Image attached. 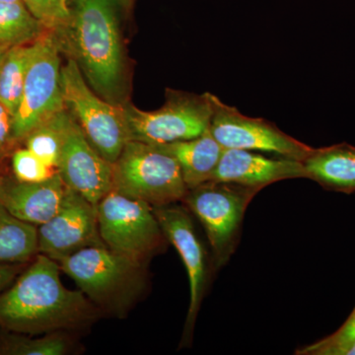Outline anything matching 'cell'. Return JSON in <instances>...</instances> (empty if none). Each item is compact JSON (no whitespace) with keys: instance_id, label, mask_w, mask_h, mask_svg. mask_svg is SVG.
Listing matches in <instances>:
<instances>
[{"instance_id":"1","label":"cell","mask_w":355,"mask_h":355,"mask_svg":"<svg viewBox=\"0 0 355 355\" xmlns=\"http://www.w3.org/2000/svg\"><path fill=\"white\" fill-rule=\"evenodd\" d=\"M60 272L58 261L37 254L0 292V329L33 336L76 334L104 317L80 289L64 286Z\"/></svg>"},{"instance_id":"2","label":"cell","mask_w":355,"mask_h":355,"mask_svg":"<svg viewBox=\"0 0 355 355\" xmlns=\"http://www.w3.org/2000/svg\"><path fill=\"white\" fill-rule=\"evenodd\" d=\"M119 0H69V20L51 32L62 53L78 65L89 85L113 104L125 94V60Z\"/></svg>"},{"instance_id":"3","label":"cell","mask_w":355,"mask_h":355,"mask_svg":"<svg viewBox=\"0 0 355 355\" xmlns=\"http://www.w3.org/2000/svg\"><path fill=\"white\" fill-rule=\"evenodd\" d=\"M58 263L104 317L125 319L148 289L147 265L105 244L84 248Z\"/></svg>"},{"instance_id":"4","label":"cell","mask_w":355,"mask_h":355,"mask_svg":"<svg viewBox=\"0 0 355 355\" xmlns=\"http://www.w3.org/2000/svg\"><path fill=\"white\" fill-rule=\"evenodd\" d=\"M113 164V190L153 209L182 202L188 193L179 164L160 146L128 140Z\"/></svg>"},{"instance_id":"5","label":"cell","mask_w":355,"mask_h":355,"mask_svg":"<svg viewBox=\"0 0 355 355\" xmlns=\"http://www.w3.org/2000/svg\"><path fill=\"white\" fill-rule=\"evenodd\" d=\"M261 191L227 182L209 181L190 189L182 202L202 224L212 253V266L227 265L239 244L250 202Z\"/></svg>"},{"instance_id":"6","label":"cell","mask_w":355,"mask_h":355,"mask_svg":"<svg viewBox=\"0 0 355 355\" xmlns=\"http://www.w3.org/2000/svg\"><path fill=\"white\" fill-rule=\"evenodd\" d=\"M128 140L161 146L202 135L211 121V93L197 95L167 89L166 101L155 111L123 103Z\"/></svg>"},{"instance_id":"7","label":"cell","mask_w":355,"mask_h":355,"mask_svg":"<svg viewBox=\"0 0 355 355\" xmlns=\"http://www.w3.org/2000/svg\"><path fill=\"white\" fill-rule=\"evenodd\" d=\"M100 237L106 246L148 265L162 253L168 241L153 207L110 191L97 203Z\"/></svg>"},{"instance_id":"8","label":"cell","mask_w":355,"mask_h":355,"mask_svg":"<svg viewBox=\"0 0 355 355\" xmlns=\"http://www.w3.org/2000/svg\"><path fill=\"white\" fill-rule=\"evenodd\" d=\"M62 55L57 40L49 30L33 42L22 99L12 118L14 146L67 109L62 91Z\"/></svg>"},{"instance_id":"9","label":"cell","mask_w":355,"mask_h":355,"mask_svg":"<svg viewBox=\"0 0 355 355\" xmlns=\"http://www.w3.org/2000/svg\"><path fill=\"white\" fill-rule=\"evenodd\" d=\"M62 91L65 108L86 139L103 157L114 163L128 141L121 104L98 95L70 58L62 67Z\"/></svg>"},{"instance_id":"10","label":"cell","mask_w":355,"mask_h":355,"mask_svg":"<svg viewBox=\"0 0 355 355\" xmlns=\"http://www.w3.org/2000/svg\"><path fill=\"white\" fill-rule=\"evenodd\" d=\"M211 102L209 130L224 148L261 151L300 162L312 153L313 147L282 132L272 121L243 114L214 94Z\"/></svg>"},{"instance_id":"11","label":"cell","mask_w":355,"mask_h":355,"mask_svg":"<svg viewBox=\"0 0 355 355\" xmlns=\"http://www.w3.org/2000/svg\"><path fill=\"white\" fill-rule=\"evenodd\" d=\"M154 214L168 241L176 248L188 273L190 304L180 347L190 345L200 306L209 282V257L187 207L177 203L155 207Z\"/></svg>"},{"instance_id":"12","label":"cell","mask_w":355,"mask_h":355,"mask_svg":"<svg viewBox=\"0 0 355 355\" xmlns=\"http://www.w3.org/2000/svg\"><path fill=\"white\" fill-rule=\"evenodd\" d=\"M97 205L71 189L50 220L38 226V252L58 263L84 248L102 245Z\"/></svg>"},{"instance_id":"13","label":"cell","mask_w":355,"mask_h":355,"mask_svg":"<svg viewBox=\"0 0 355 355\" xmlns=\"http://www.w3.org/2000/svg\"><path fill=\"white\" fill-rule=\"evenodd\" d=\"M58 172L67 188L96 205L113 190V163L96 150L69 111Z\"/></svg>"},{"instance_id":"14","label":"cell","mask_w":355,"mask_h":355,"mask_svg":"<svg viewBox=\"0 0 355 355\" xmlns=\"http://www.w3.org/2000/svg\"><path fill=\"white\" fill-rule=\"evenodd\" d=\"M304 165L293 159L272 158L256 151L225 149L210 181L259 189L284 180L306 179Z\"/></svg>"},{"instance_id":"15","label":"cell","mask_w":355,"mask_h":355,"mask_svg":"<svg viewBox=\"0 0 355 355\" xmlns=\"http://www.w3.org/2000/svg\"><path fill=\"white\" fill-rule=\"evenodd\" d=\"M67 187L58 172L40 183H26L15 177L0 176V203L21 220L38 226L57 214Z\"/></svg>"},{"instance_id":"16","label":"cell","mask_w":355,"mask_h":355,"mask_svg":"<svg viewBox=\"0 0 355 355\" xmlns=\"http://www.w3.org/2000/svg\"><path fill=\"white\" fill-rule=\"evenodd\" d=\"M306 179L324 190L352 195L355 191V146L352 144L313 148L303 161Z\"/></svg>"},{"instance_id":"17","label":"cell","mask_w":355,"mask_h":355,"mask_svg":"<svg viewBox=\"0 0 355 355\" xmlns=\"http://www.w3.org/2000/svg\"><path fill=\"white\" fill-rule=\"evenodd\" d=\"M158 146L177 161L188 190L211 180L225 150L214 139L209 128L195 139Z\"/></svg>"},{"instance_id":"18","label":"cell","mask_w":355,"mask_h":355,"mask_svg":"<svg viewBox=\"0 0 355 355\" xmlns=\"http://www.w3.org/2000/svg\"><path fill=\"white\" fill-rule=\"evenodd\" d=\"M38 254V227L0 203V263H30Z\"/></svg>"},{"instance_id":"19","label":"cell","mask_w":355,"mask_h":355,"mask_svg":"<svg viewBox=\"0 0 355 355\" xmlns=\"http://www.w3.org/2000/svg\"><path fill=\"white\" fill-rule=\"evenodd\" d=\"M77 352L73 333L27 335L0 329V355H67Z\"/></svg>"},{"instance_id":"20","label":"cell","mask_w":355,"mask_h":355,"mask_svg":"<svg viewBox=\"0 0 355 355\" xmlns=\"http://www.w3.org/2000/svg\"><path fill=\"white\" fill-rule=\"evenodd\" d=\"M33 43L9 48L0 62V104L12 114L22 99Z\"/></svg>"},{"instance_id":"21","label":"cell","mask_w":355,"mask_h":355,"mask_svg":"<svg viewBox=\"0 0 355 355\" xmlns=\"http://www.w3.org/2000/svg\"><path fill=\"white\" fill-rule=\"evenodd\" d=\"M46 31L24 2H0V46L31 44Z\"/></svg>"},{"instance_id":"22","label":"cell","mask_w":355,"mask_h":355,"mask_svg":"<svg viewBox=\"0 0 355 355\" xmlns=\"http://www.w3.org/2000/svg\"><path fill=\"white\" fill-rule=\"evenodd\" d=\"M67 110L35 128L23 140L26 148L38 156L46 165L58 170L64 144V125Z\"/></svg>"},{"instance_id":"23","label":"cell","mask_w":355,"mask_h":355,"mask_svg":"<svg viewBox=\"0 0 355 355\" xmlns=\"http://www.w3.org/2000/svg\"><path fill=\"white\" fill-rule=\"evenodd\" d=\"M355 343V307L343 326L331 335L296 350L299 355H347Z\"/></svg>"},{"instance_id":"24","label":"cell","mask_w":355,"mask_h":355,"mask_svg":"<svg viewBox=\"0 0 355 355\" xmlns=\"http://www.w3.org/2000/svg\"><path fill=\"white\" fill-rule=\"evenodd\" d=\"M12 175L18 181L40 183L55 176L57 169L50 167L26 147L14 149L11 155Z\"/></svg>"},{"instance_id":"25","label":"cell","mask_w":355,"mask_h":355,"mask_svg":"<svg viewBox=\"0 0 355 355\" xmlns=\"http://www.w3.org/2000/svg\"><path fill=\"white\" fill-rule=\"evenodd\" d=\"M27 8L49 31H57L67 22L69 0H22Z\"/></svg>"},{"instance_id":"26","label":"cell","mask_w":355,"mask_h":355,"mask_svg":"<svg viewBox=\"0 0 355 355\" xmlns=\"http://www.w3.org/2000/svg\"><path fill=\"white\" fill-rule=\"evenodd\" d=\"M11 135H12V114L7 111L3 105L0 104V163L14 147Z\"/></svg>"},{"instance_id":"27","label":"cell","mask_w":355,"mask_h":355,"mask_svg":"<svg viewBox=\"0 0 355 355\" xmlns=\"http://www.w3.org/2000/svg\"><path fill=\"white\" fill-rule=\"evenodd\" d=\"M28 263H0V292L12 284Z\"/></svg>"},{"instance_id":"28","label":"cell","mask_w":355,"mask_h":355,"mask_svg":"<svg viewBox=\"0 0 355 355\" xmlns=\"http://www.w3.org/2000/svg\"><path fill=\"white\" fill-rule=\"evenodd\" d=\"M121 8H123L125 11L130 10L132 8L133 0H119Z\"/></svg>"},{"instance_id":"29","label":"cell","mask_w":355,"mask_h":355,"mask_svg":"<svg viewBox=\"0 0 355 355\" xmlns=\"http://www.w3.org/2000/svg\"><path fill=\"white\" fill-rule=\"evenodd\" d=\"M8 49L9 48H2V46H0V62H1L2 58H3L4 53H6Z\"/></svg>"},{"instance_id":"30","label":"cell","mask_w":355,"mask_h":355,"mask_svg":"<svg viewBox=\"0 0 355 355\" xmlns=\"http://www.w3.org/2000/svg\"><path fill=\"white\" fill-rule=\"evenodd\" d=\"M0 2H23L22 0H0Z\"/></svg>"},{"instance_id":"31","label":"cell","mask_w":355,"mask_h":355,"mask_svg":"<svg viewBox=\"0 0 355 355\" xmlns=\"http://www.w3.org/2000/svg\"><path fill=\"white\" fill-rule=\"evenodd\" d=\"M1 174H2V173H1V171H0V176H1Z\"/></svg>"}]
</instances>
